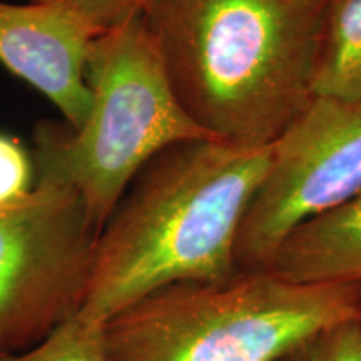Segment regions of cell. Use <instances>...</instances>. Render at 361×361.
I'll list each match as a JSON object with an SVG mask.
<instances>
[{
	"label": "cell",
	"instance_id": "1",
	"mask_svg": "<svg viewBox=\"0 0 361 361\" xmlns=\"http://www.w3.org/2000/svg\"><path fill=\"white\" fill-rule=\"evenodd\" d=\"M328 0H146L176 97L207 134L266 147L314 97Z\"/></svg>",
	"mask_w": 361,
	"mask_h": 361
},
{
	"label": "cell",
	"instance_id": "2",
	"mask_svg": "<svg viewBox=\"0 0 361 361\" xmlns=\"http://www.w3.org/2000/svg\"><path fill=\"white\" fill-rule=\"evenodd\" d=\"M269 159L271 144L221 139L180 142L157 154L99 234L75 314L104 324L169 284L233 276L239 229Z\"/></svg>",
	"mask_w": 361,
	"mask_h": 361
},
{
	"label": "cell",
	"instance_id": "3",
	"mask_svg": "<svg viewBox=\"0 0 361 361\" xmlns=\"http://www.w3.org/2000/svg\"><path fill=\"white\" fill-rule=\"evenodd\" d=\"M351 319H361V283L236 271L149 293L104 323V343L111 361H283L316 333Z\"/></svg>",
	"mask_w": 361,
	"mask_h": 361
},
{
	"label": "cell",
	"instance_id": "4",
	"mask_svg": "<svg viewBox=\"0 0 361 361\" xmlns=\"http://www.w3.org/2000/svg\"><path fill=\"white\" fill-rule=\"evenodd\" d=\"M89 112L78 129L40 124L37 178L74 189L101 234L133 180L176 144L214 139L180 106L141 13L104 30L87 59Z\"/></svg>",
	"mask_w": 361,
	"mask_h": 361
},
{
	"label": "cell",
	"instance_id": "5",
	"mask_svg": "<svg viewBox=\"0 0 361 361\" xmlns=\"http://www.w3.org/2000/svg\"><path fill=\"white\" fill-rule=\"evenodd\" d=\"M97 238L79 194L54 179L0 206V356L32 348L78 313Z\"/></svg>",
	"mask_w": 361,
	"mask_h": 361
},
{
	"label": "cell",
	"instance_id": "6",
	"mask_svg": "<svg viewBox=\"0 0 361 361\" xmlns=\"http://www.w3.org/2000/svg\"><path fill=\"white\" fill-rule=\"evenodd\" d=\"M361 194V102L314 96L271 144L247 206L236 269H266L284 238Z\"/></svg>",
	"mask_w": 361,
	"mask_h": 361
},
{
	"label": "cell",
	"instance_id": "7",
	"mask_svg": "<svg viewBox=\"0 0 361 361\" xmlns=\"http://www.w3.org/2000/svg\"><path fill=\"white\" fill-rule=\"evenodd\" d=\"M97 30L72 6L0 0V62L78 129L89 112L87 59Z\"/></svg>",
	"mask_w": 361,
	"mask_h": 361
},
{
	"label": "cell",
	"instance_id": "8",
	"mask_svg": "<svg viewBox=\"0 0 361 361\" xmlns=\"http://www.w3.org/2000/svg\"><path fill=\"white\" fill-rule=\"evenodd\" d=\"M266 269L293 283H361V194L293 229Z\"/></svg>",
	"mask_w": 361,
	"mask_h": 361
},
{
	"label": "cell",
	"instance_id": "9",
	"mask_svg": "<svg viewBox=\"0 0 361 361\" xmlns=\"http://www.w3.org/2000/svg\"><path fill=\"white\" fill-rule=\"evenodd\" d=\"M314 96L361 102V0H328Z\"/></svg>",
	"mask_w": 361,
	"mask_h": 361
},
{
	"label": "cell",
	"instance_id": "10",
	"mask_svg": "<svg viewBox=\"0 0 361 361\" xmlns=\"http://www.w3.org/2000/svg\"><path fill=\"white\" fill-rule=\"evenodd\" d=\"M0 361H111L104 343V324L74 314L32 348L0 356Z\"/></svg>",
	"mask_w": 361,
	"mask_h": 361
},
{
	"label": "cell",
	"instance_id": "11",
	"mask_svg": "<svg viewBox=\"0 0 361 361\" xmlns=\"http://www.w3.org/2000/svg\"><path fill=\"white\" fill-rule=\"evenodd\" d=\"M283 361H361V319L316 333Z\"/></svg>",
	"mask_w": 361,
	"mask_h": 361
},
{
	"label": "cell",
	"instance_id": "12",
	"mask_svg": "<svg viewBox=\"0 0 361 361\" xmlns=\"http://www.w3.org/2000/svg\"><path fill=\"white\" fill-rule=\"evenodd\" d=\"M35 162L24 144L0 133V206L19 202L35 188Z\"/></svg>",
	"mask_w": 361,
	"mask_h": 361
},
{
	"label": "cell",
	"instance_id": "13",
	"mask_svg": "<svg viewBox=\"0 0 361 361\" xmlns=\"http://www.w3.org/2000/svg\"><path fill=\"white\" fill-rule=\"evenodd\" d=\"M146 0H75L72 7L78 8L97 30L111 29L139 16Z\"/></svg>",
	"mask_w": 361,
	"mask_h": 361
},
{
	"label": "cell",
	"instance_id": "14",
	"mask_svg": "<svg viewBox=\"0 0 361 361\" xmlns=\"http://www.w3.org/2000/svg\"><path fill=\"white\" fill-rule=\"evenodd\" d=\"M32 4H42V6H72L75 0H30Z\"/></svg>",
	"mask_w": 361,
	"mask_h": 361
}]
</instances>
